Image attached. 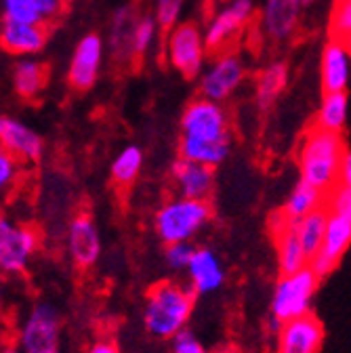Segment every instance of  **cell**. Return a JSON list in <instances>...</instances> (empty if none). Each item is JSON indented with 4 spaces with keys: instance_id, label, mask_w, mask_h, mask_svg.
I'll use <instances>...</instances> for the list:
<instances>
[{
    "instance_id": "34",
    "label": "cell",
    "mask_w": 351,
    "mask_h": 353,
    "mask_svg": "<svg viewBox=\"0 0 351 353\" xmlns=\"http://www.w3.org/2000/svg\"><path fill=\"white\" fill-rule=\"evenodd\" d=\"M172 353H206L202 341L192 330H181L177 336H172Z\"/></svg>"
},
{
    "instance_id": "40",
    "label": "cell",
    "mask_w": 351,
    "mask_h": 353,
    "mask_svg": "<svg viewBox=\"0 0 351 353\" xmlns=\"http://www.w3.org/2000/svg\"><path fill=\"white\" fill-rule=\"evenodd\" d=\"M347 49H349V53H351V38L347 40Z\"/></svg>"
},
{
    "instance_id": "27",
    "label": "cell",
    "mask_w": 351,
    "mask_h": 353,
    "mask_svg": "<svg viewBox=\"0 0 351 353\" xmlns=\"http://www.w3.org/2000/svg\"><path fill=\"white\" fill-rule=\"evenodd\" d=\"M143 166V152L139 145H126L116 160L112 162V179L118 185H130L133 183Z\"/></svg>"
},
{
    "instance_id": "25",
    "label": "cell",
    "mask_w": 351,
    "mask_h": 353,
    "mask_svg": "<svg viewBox=\"0 0 351 353\" xmlns=\"http://www.w3.org/2000/svg\"><path fill=\"white\" fill-rule=\"evenodd\" d=\"M349 118V93H324L318 114H316V126L343 132Z\"/></svg>"
},
{
    "instance_id": "42",
    "label": "cell",
    "mask_w": 351,
    "mask_h": 353,
    "mask_svg": "<svg viewBox=\"0 0 351 353\" xmlns=\"http://www.w3.org/2000/svg\"><path fill=\"white\" fill-rule=\"evenodd\" d=\"M221 3H228V0H221Z\"/></svg>"
},
{
    "instance_id": "10",
    "label": "cell",
    "mask_w": 351,
    "mask_h": 353,
    "mask_svg": "<svg viewBox=\"0 0 351 353\" xmlns=\"http://www.w3.org/2000/svg\"><path fill=\"white\" fill-rule=\"evenodd\" d=\"M61 318L49 303H38L23 320L19 330L21 353H59Z\"/></svg>"
},
{
    "instance_id": "39",
    "label": "cell",
    "mask_w": 351,
    "mask_h": 353,
    "mask_svg": "<svg viewBox=\"0 0 351 353\" xmlns=\"http://www.w3.org/2000/svg\"><path fill=\"white\" fill-rule=\"evenodd\" d=\"M3 353H21V349H15V347H7Z\"/></svg>"
},
{
    "instance_id": "41",
    "label": "cell",
    "mask_w": 351,
    "mask_h": 353,
    "mask_svg": "<svg viewBox=\"0 0 351 353\" xmlns=\"http://www.w3.org/2000/svg\"><path fill=\"white\" fill-rule=\"evenodd\" d=\"M305 3H307V5H312V3H314V0H305Z\"/></svg>"
},
{
    "instance_id": "8",
    "label": "cell",
    "mask_w": 351,
    "mask_h": 353,
    "mask_svg": "<svg viewBox=\"0 0 351 353\" xmlns=\"http://www.w3.org/2000/svg\"><path fill=\"white\" fill-rule=\"evenodd\" d=\"M246 78V65L242 57L234 51L217 53L198 78L200 97L225 103L236 95Z\"/></svg>"
},
{
    "instance_id": "5",
    "label": "cell",
    "mask_w": 351,
    "mask_h": 353,
    "mask_svg": "<svg viewBox=\"0 0 351 353\" xmlns=\"http://www.w3.org/2000/svg\"><path fill=\"white\" fill-rule=\"evenodd\" d=\"M212 216V208L208 200H192V198H177L166 202L156 212V232L160 240L168 244L190 242Z\"/></svg>"
},
{
    "instance_id": "28",
    "label": "cell",
    "mask_w": 351,
    "mask_h": 353,
    "mask_svg": "<svg viewBox=\"0 0 351 353\" xmlns=\"http://www.w3.org/2000/svg\"><path fill=\"white\" fill-rule=\"evenodd\" d=\"M160 30L162 28H160V23L156 21L154 15L137 17L133 30H130V55H135V57L148 55L154 49Z\"/></svg>"
},
{
    "instance_id": "24",
    "label": "cell",
    "mask_w": 351,
    "mask_h": 353,
    "mask_svg": "<svg viewBox=\"0 0 351 353\" xmlns=\"http://www.w3.org/2000/svg\"><path fill=\"white\" fill-rule=\"evenodd\" d=\"M290 70L286 61H272L265 65L254 80V103L261 112H268L278 97L286 91Z\"/></svg>"
},
{
    "instance_id": "36",
    "label": "cell",
    "mask_w": 351,
    "mask_h": 353,
    "mask_svg": "<svg viewBox=\"0 0 351 353\" xmlns=\"http://www.w3.org/2000/svg\"><path fill=\"white\" fill-rule=\"evenodd\" d=\"M36 3L42 11V17H45V23H51L57 17H61L68 0H36Z\"/></svg>"
},
{
    "instance_id": "3",
    "label": "cell",
    "mask_w": 351,
    "mask_h": 353,
    "mask_svg": "<svg viewBox=\"0 0 351 353\" xmlns=\"http://www.w3.org/2000/svg\"><path fill=\"white\" fill-rule=\"evenodd\" d=\"M196 303V292L177 282H160L148 292L143 324L156 339H172L185 330Z\"/></svg>"
},
{
    "instance_id": "7",
    "label": "cell",
    "mask_w": 351,
    "mask_h": 353,
    "mask_svg": "<svg viewBox=\"0 0 351 353\" xmlns=\"http://www.w3.org/2000/svg\"><path fill=\"white\" fill-rule=\"evenodd\" d=\"M318 284H320V276L314 272L312 265L297 274L280 276L272 296L270 318L288 324L292 320L312 314V301L318 290Z\"/></svg>"
},
{
    "instance_id": "12",
    "label": "cell",
    "mask_w": 351,
    "mask_h": 353,
    "mask_svg": "<svg viewBox=\"0 0 351 353\" xmlns=\"http://www.w3.org/2000/svg\"><path fill=\"white\" fill-rule=\"evenodd\" d=\"M36 248L38 236L32 228L0 221V268L5 274H23Z\"/></svg>"
},
{
    "instance_id": "2",
    "label": "cell",
    "mask_w": 351,
    "mask_h": 353,
    "mask_svg": "<svg viewBox=\"0 0 351 353\" xmlns=\"http://www.w3.org/2000/svg\"><path fill=\"white\" fill-rule=\"evenodd\" d=\"M347 145L341 132H332L320 126L310 128L303 135L299 148V179L318 188L326 196L339 188L341 164Z\"/></svg>"
},
{
    "instance_id": "20",
    "label": "cell",
    "mask_w": 351,
    "mask_h": 353,
    "mask_svg": "<svg viewBox=\"0 0 351 353\" xmlns=\"http://www.w3.org/2000/svg\"><path fill=\"white\" fill-rule=\"evenodd\" d=\"M272 232L276 240V250H278V268L280 276L286 274H297L305 268H310V256H307L301 238L297 234V225H288L276 214L272 221Z\"/></svg>"
},
{
    "instance_id": "18",
    "label": "cell",
    "mask_w": 351,
    "mask_h": 353,
    "mask_svg": "<svg viewBox=\"0 0 351 353\" xmlns=\"http://www.w3.org/2000/svg\"><path fill=\"white\" fill-rule=\"evenodd\" d=\"M170 176L174 185H177L181 198L208 200L214 188V168L181 156L170 164Z\"/></svg>"
},
{
    "instance_id": "37",
    "label": "cell",
    "mask_w": 351,
    "mask_h": 353,
    "mask_svg": "<svg viewBox=\"0 0 351 353\" xmlns=\"http://www.w3.org/2000/svg\"><path fill=\"white\" fill-rule=\"evenodd\" d=\"M339 185L351 190V148H347L343 164H341V174H339Z\"/></svg>"
},
{
    "instance_id": "22",
    "label": "cell",
    "mask_w": 351,
    "mask_h": 353,
    "mask_svg": "<svg viewBox=\"0 0 351 353\" xmlns=\"http://www.w3.org/2000/svg\"><path fill=\"white\" fill-rule=\"evenodd\" d=\"M326 198L328 196L324 192H320L318 188H314L307 181L299 179V183L288 194L284 206L280 208L278 216L284 221V223H288V225H297V223H301L305 216H310L312 212L324 208L326 206Z\"/></svg>"
},
{
    "instance_id": "29",
    "label": "cell",
    "mask_w": 351,
    "mask_h": 353,
    "mask_svg": "<svg viewBox=\"0 0 351 353\" xmlns=\"http://www.w3.org/2000/svg\"><path fill=\"white\" fill-rule=\"evenodd\" d=\"M0 11H3V19L7 21L45 23V17H42L36 0H0Z\"/></svg>"
},
{
    "instance_id": "11",
    "label": "cell",
    "mask_w": 351,
    "mask_h": 353,
    "mask_svg": "<svg viewBox=\"0 0 351 353\" xmlns=\"http://www.w3.org/2000/svg\"><path fill=\"white\" fill-rule=\"evenodd\" d=\"M106 57V42L97 32L84 34L74 47L70 68H68V82L76 91H89L99 80L101 68Z\"/></svg>"
},
{
    "instance_id": "1",
    "label": "cell",
    "mask_w": 351,
    "mask_h": 353,
    "mask_svg": "<svg viewBox=\"0 0 351 353\" xmlns=\"http://www.w3.org/2000/svg\"><path fill=\"white\" fill-rule=\"evenodd\" d=\"M232 150L230 116L223 103L204 97L190 101L181 116L179 156L217 168Z\"/></svg>"
},
{
    "instance_id": "32",
    "label": "cell",
    "mask_w": 351,
    "mask_h": 353,
    "mask_svg": "<svg viewBox=\"0 0 351 353\" xmlns=\"http://www.w3.org/2000/svg\"><path fill=\"white\" fill-rule=\"evenodd\" d=\"M185 0H154V17L160 23L162 30H170L181 21Z\"/></svg>"
},
{
    "instance_id": "38",
    "label": "cell",
    "mask_w": 351,
    "mask_h": 353,
    "mask_svg": "<svg viewBox=\"0 0 351 353\" xmlns=\"http://www.w3.org/2000/svg\"><path fill=\"white\" fill-rule=\"evenodd\" d=\"M86 353H120V349L114 341H97Z\"/></svg>"
},
{
    "instance_id": "15",
    "label": "cell",
    "mask_w": 351,
    "mask_h": 353,
    "mask_svg": "<svg viewBox=\"0 0 351 353\" xmlns=\"http://www.w3.org/2000/svg\"><path fill=\"white\" fill-rule=\"evenodd\" d=\"M322 93H347L351 86V53L345 40L330 38L320 57Z\"/></svg>"
},
{
    "instance_id": "4",
    "label": "cell",
    "mask_w": 351,
    "mask_h": 353,
    "mask_svg": "<svg viewBox=\"0 0 351 353\" xmlns=\"http://www.w3.org/2000/svg\"><path fill=\"white\" fill-rule=\"evenodd\" d=\"M326 238L322 250L312 261V268L320 276V280L328 278L337 270V265L351 246V190L339 185L334 192H330L326 198Z\"/></svg>"
},
{
    "instance_id": "35",
    "label": "cell",
    "mask_w": 351,
    "mask_h": 353,
    "mask_svg": "<svg viewBox=\"0 0 351 353\" xmlns=\"http://www.w3.org/2000/svg\"><path fill=\"white\" fill-rule=\"evenodd\" d=\"M15 174H17V158L3 150V154H0V188L7 190L13 183Z\"/></svg>"
},
{
    "instance_id": "33",
    "label": "cell",
    "mask_w": 351,
    "mask_h": 353,
    "mask_svg": "<svg viewBox=\"0 0 351 353\" xmlns=\"http://www.w3.org/2000/svg\"><path fill=\"white\" fill-rule=\"evenodd\" d=\"M194 246L190 242H179V244H168L166 250H164V259L168 263V268L172 270H185L190 268V261L194 256Z\"/></svg>"
},
{
    "instance_id": "21",
    "label": "cell",
    "mask_w": 351,
    "mask_h": 353,
    "mask_svg": "<svg viewBox=\"0 0 351 353\" xmlns=\"http://www.w3.org/2000/svg\"><path fill=\"white\" fill-rule=\"evenodd\" d=\"M190 288L196 294H210L219 290L225 282V268L221 259L210 248H196L188 268Z\"/></svg>"
},
{
    "instance_id": "30",
    "label": "cell",
    "mask_w": 351,
    "mask_h": 353,
    "mask_svg": "<svg viewBox=\"0 0 351 353\" xmlns=\"http://www.w3.org/2000/svg\"><path fill=\"white\" fill-rule=\"evenodd\" d=\"M135 26V19H133V11L128 7H122L114 13V19H112V47L122 53V49L126 53H130V30Z\"/></svg>"
},
{
    "instance_id": "23",
    "label": "cell",
    "mask_w": 351,
    "mask_h": 353,
    "mask_svg": "<svg viewBox=\"0 0 351 353\" xmlns=\"http://www.w3.org/2000/svg\"><path fill=\"white\" fill-rule=\"evenodd\" d=\"M49 80V70L36 57H21L13 63L11 70V84L17 97L32 101L45 91Z\"/></svg>"
},
{
    "instance_id": "17",
    "label": "cell",
    "mask_w": 351,
    "mask_h": 353,
    "mask_svg": "<svg viewBox=\"0 0 351 353\" xmlns=\"http://www.w3.org/2000/svg\"><path fill=\"white\" fill-rule=\"evenodd\" d=\"M0 141H3L5 152L23 162H36L45 152V141L38 132L11 116L0 118Z\"/></svg>"
},
{
    "instance_id": "9",
    "label": "cell",
    "mask_w": 351,
    "mask_h": 353,
    "mask_svg": "<svg viewBox=\"0 0 351 353\" xmlns=\"http://www.w3.org/2000/svg\"><path fill=\"white\" fill-rule=\"evenodd\" d=\"M254 15V0H228V3H223L204 26L208 49L217 53L228 51L230 44L252 23Z\"/></svg>"
},
{
    "instance_id": "13",
    "label": "cell",
    "mask_w": 351,
    "mask_h": 353,
    "mask_svg": "<svg viewBox=\"0 0 351 353\" xmlns=\"http://www.w3.org/2000/svg\"><path fill=\"white\" fill-rule=\"evenodd\" d=\"M305 0H263L261 32L272 42H286L299 28Z\"/></svg>"
},
{
    "instance_id": "6",
    "label": "cell",
    "mask_w": 351,
    "mask_h": 353,
    "mask_svg": "<svg viewBox=\"0 0 351 353\" xmlns=\"http://www.w3.org/2000/svg\"><path fill=\"white\" fill-rule=\"evenodd\" d=\"M208 44L204 30L194 21H179L166 32L164 55L168 65L183 78H200L206 68Z\"/></svg>"
},
{
    "instance_id": "14",
    "label": "cell",
    "mask_w": 351,
    "mask_h": 353,
    "mask_svg": "<svg viewBox=\"0 0 351 353\" xmlns=\"http://www.w3.org/2000/svg\"><path fill=\"white\" fill-rule=\"evenodd\" d=\"M49 42V32L45 23H19L7 21L0 23V44L5 53L21 59V57H36L45 51Z\"/></svg>"
},
{
    "instance_id": "26",
    "label": "cell",
    "mask_w": 351,
    "mask_h": 353,
    "mask_svg": "<svg viewBox=\"0 0 351 353\" xmlns=\"http://www.w3.org/2000/svg\"><path fill=\"white\" fill-rule=\"evenodd\" d=\"M326 228H328V210L326 206L312 212L310 216H305L301 223H297V234L301 238V244L310 256V263L318 256L322 250L324 238H326Z\"/></svg>"
},
{
    "instance_id": "16",
    "label": "cell",
    "mask_w": 351,
    "mask_h": 353,
    "mask_svg": "<svg viewBox=\"0 0 351 353\" xmlns=\"http://www.w3.org/2000/svg\"><path fill=\"white\" fill-rule=\"evenodd\" d=\"M276 353H320L324 343V326L318 316L307 314L284 324L280 330Z\"/></svg>"
},
{
    "instance_id": "19",
    "label": "cell",
    "mask_w": 351,
    "mask_h": 353,
    "mask_svg": "<svg viewBox=\"0 0 351 353\" xmlns=\"http://www.w3.org/2000/svg\"><path fill=\"white\" fill-rule=\"evenodd\" d=\"M68 248L78 268H91L101 254V236L89 214H78L68 232Z\"/></svg>"
},
{
    "instance_id": "31",
    "label": "cell",
    "mask_w": 351,
    "mask_h": 353,
    "mask_svg": "<svg viewBox=\"0 0 351 353\" xmlns=\"http://www.w3.org/2000/svg\"><path fill=\"white\" fill-rule=\"evenodd\" d=\"M328 30H330V38L345 40V42L351 38V0H337L330 11Z\"/></svg>"
}]
</instances>
